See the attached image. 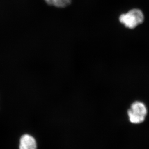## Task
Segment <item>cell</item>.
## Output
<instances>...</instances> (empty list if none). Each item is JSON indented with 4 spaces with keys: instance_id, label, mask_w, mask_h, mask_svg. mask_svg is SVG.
I'll list each match as a JSON object with an SVG mask.
<instances>
[{
    "instance_id": "6da1fadb",
    "label": "cell",
    "mask_w": 149,
    "mask_h": 149,
    "mask_svg": "<svg viewBox=\"0 0 149 149\" xmlns=\"http://www.w3.org/2000/svg\"><path fill=\"white\" fill-rule=\"evenodd\" d=\"M144 20L143 13L139 9L134 8L119 17V21L125 27L134 29L143 23Z\"/></svg>"
},
{
    "instance_id": "7a4b0ae2",
    "label": "cell",
    "mask_w": 149,
    "mask_h": 149,
    "mask_svg": "<svg viewBox=\"0 0 149 149\" xmlns=\"http://www.w3.org/2000/svg\"><path fill=\"white\" fill-rule=\"evenodd\" d=\"M128 115L131 123L139 124L144 122L147 114V109L141 101H135L128 110Z\"/></svg>"
},
{
    "instance_id": "3957f363",
    "label": "cell",
    "mask_w": 149,
    "mask_h": 149,
    "mask_svg": "<svg viewBox=\"0 0 149 149\" xmlns=\"http://www.w3.org/2000/svg\"><path fill=\"white\" fill-rule=\"evenodd\" d=\"M36 141L33 136L28 134H25L20 138L19 149H36Z\"/></svg>"
},
{
    "instance_id": "277c9868",
    "label": "cell",
    "mask_w": 149,
    "mask_h": 149,
    "mask_svg": "<svg viewBox=\"0 0 149 149\" xmlns=\"http://www.w3.org/2000/svg\"><path fill=\"white\" fill-rule=\"evenodd\" d=\"M49 6L59 8H63L70 6L73 0H44Z\"/></svg>"
}]
</instances>
